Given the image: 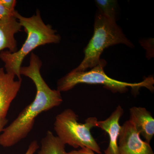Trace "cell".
I'll list each match as a JSON object with an SVG mask.
<instances>
[{"mask_svg":"<svg viewBox=\"0 0 154 154\" xmlns=\"http://www.w3.org/2000/svg\"><path fill=\"white\" fill-rule=\"evenodd\" d=\"M42 62L33 52L30 63L22 66L20 75L28 77L36 87V94L33 102L21 111L16 119L5 128L0 135V145L10 147L26 137L33 129L35 119L40 113L57 107L62 103L61 92L50 88L40 73Z\"/></svg>","mask_w":154,"mask_h":154,"instance_id":"1","label":"cell"},{"mask_svg":"<svg viewBox=\"0 0 154 154\" xmlns=\"http://www.w3.org/2000/svg\"><path fill=\"white\" fill-rule=\"evenodd\" d=\"M38 148L39 146L37 141L33 140L30 143L25 154H34Z\"/></svg>","mask_w":154,"mask_h":154,"instance_id":"15","label":"cell"},{"mask_svg":"<svg viewBox=\"0 0 154 154\" xmlns=\"http://www.w3.org/2000/svg\"><path fill=\"white\" fill-rule=\"evenodd\" d=\"M0 2L8 11L11 12L16 11L15 7L17 3L16 0H0Z\"/></svg>","mask_w":154,"mask_h":154,"instance_id":"14","label":"cell"},{"mask_svg":"<svg viewBox=\"0 0 154 154\" xmlns=\"http://www.w3.org/2000/svg\"><path fill=\"white\" fill-rule=\"evenodd\" d=\"M99 11L103 15L112 21H115L117 8V1L114 0H96Z\"/></svg>","mask_w":154,"mask_h":154,"instance_id":"12","label":"cell"},{"mask_svg":"<svg viewBox=\"0 0 154 154\" xmlns=\"http://www.w3.org/2000/svg\"><path fill=\"white\" fill-rule=\"evenodd\" d=\"M16 76L0 68V119L6 118L11 103L19 93L22 81L15 79Z\"/></svg>","mask_w":154,"mask_h":154,"instance_id":"7","label":"cell"},{"mask_svg":"<svg viewBox=\"0 0 154 154\" xmlns=\"http://www.w3.org/2000/svg\"><path fill=\"white\" fill-rule=\"evenodd\" d=\"M119 44L134 46L115 21L108 19L99 11L95 17L94 34L85 48L84 59L72 70L84 72L96 66L101 62L100 56L105 48Z\"/></svg>","mask_w":154,"mask_h":154,"instance_id":"3","label":"cell"},{"mask_svg":"<svg viewBox=\"0 0 154 154\" xmlns=\"http://www.w3.org/2000/svg\"><path fill=\"white\" fill-rule=\"evenodd\" d=\"M106 61L101 60L98 65L88 71L75 72L73 70L59 80L57 90L60 92L69 91L75 86L80 84L88 85H101L105 88L113 92L125 93L131 88L136 92L142 87L146 88L150 91H154V80L153 77L146 78L139 83H130L120 82L108 77L104 71Z\"/></svg>","mask_w":154,"mask_h":154,"instance_id":"4","label":"cell"},{"mask_svg":"<svg viewBox=\"0 0 154 154\" xmlns=\"http://www.w3.org/2000/svg\"><path fill=\"white\" fill-rule=\"evenodd\" d=\"M68 154H95L94 152L88 148H83L79 150H73L68 152Z\"/></svg>","mask_w":154,"mask_h":154,"instance_id":"16","label":"cell"},{"mask_svg":"<svg viewBox=\"0 0 154 154\" xmlns=\"http://www.w3.org/2000/svg\"><path fill=\"white\" fill-rule=\"evenodd\" d=\"M38 154H68L65 145L51 131H48L41 142Z\"/></svg>","mask_w":154,"mask_h":154,"instance_id":"11","label":"cell"},{"mask_svg":"<svg viewBox=\"0 0 154 154\" xmlns=\"http://www.w3.org/2000/svg\"><path fill=\"white\" fill-rule=\"evenodd\" d=\"M118 149L119 154H154L149 143L141 139L129 120L121 126Z\"/></svg>","mask_w":154,"mask_h":154,"instance_id":"6","label":"cell"},{"mask_svg":"<svg viewBox=\"0 0 154 154\" xmlns=\"http://www.w3.org/2000/svg\"><path fill=\"white\" fill-rule=\"evenodd\" d=\"M78 116L71 109H65L56 116L54 130L57 136L65 145L75 148H88L98 154L101 149L91 133V129L97 127L96 117L87 119L85 123L79 122Z\"/></svg>","mask_w":154,"mask_h":154,"instance_id":"5","label":"cell"},{"mask_svg":"<svg viewBox=\"0 0 154 154\" xmlns=\"http://www.w3.org/2000/svg\"><path fill=\"white\" fill-rule=\"evenodd\" d=\"M123 113V109L119 105L107 119L98 121L97 127L107 132L110 139L109 145L105 151V154H119L118 140L121 126L119 120Z\"/></svg>","mask_w":154,"mask_h":154,"instance_id":"8","label":"cell"},{"mask_svg":"<svg viewBox=\"0 0 154 154\" xmlns=\"http://www.w3.org/2000/svg\"><path fill=\"white\" fill-rule=\"evenodd\" d=\"M22 28L15 16L7 20H0V52L5 49L11 53L17 51L15 35Z\"/></svg>","mask_w":154,"mask_h":154,"instance_id":"10","label":"cell"},{"mask_svg":"<svg viewBox=\"0 0 154 154\" xmlns=\"http://www.w3.org/2000/svg\"><path fill=\"white\" fill-rule=\"evenodd\" d=\"M16 11L11 12L8 11L0 2V20H7L15 17Z\"/></svg>","mask_w":154,"mask_h":154,"instance_id":"13","label":"cell"},{"mask_svg":"<svg viewBox=\"0 0 154 154\" xmlns=\"http://www.w3.org/2000/svg\"><path fill=\"white\" fill-rule=\"evenodd\" d=\"M129 121L145 141L149 143L154 135V119L145 108L134 107L130 109Z\"/></svg>","mask_w":154,"mask_h":154,"instance_id":"9","label":"cell"},{"mask_svg":"<svg viewBox=\"0 0 154 154\" xmlns=\"http://www.w3.org/2000/svg\"><path fill=\"white\" fill-rule=\"evenodd\" d=\"M8 119L6 118L0 119V133L2 132L5 127L8 123Z\"/></svg>","mask_w":154,"mask_h":154,"instance_id":"17","label":"cell"},{"mask_svg":"<svg viewBox=\"0 0 154 154\" xmlns=\"http://www.w3.org/2000/svg\"><path fill=\"white\" fill-rule=\"evenodd\" d=\"M15 16L24 28L27 38L21 48L16 52L11 53L8 50L1 51L0 59L5 63L6 72L14 75L18 80L22 81L20 70L25 57L41 45L59 43L61 37L51 25L44 23L38 11L30 17H23L16 11Z\"/></svg>","mask_w":154,"mask_h":154,"instance_id":"2","label":"cell"}]
</instances>
